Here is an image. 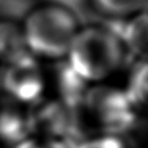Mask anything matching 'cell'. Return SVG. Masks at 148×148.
<instances>
[{
	"label": "cell",
	"instance_id": "6da1fadb",
	"mask_svg": "<svg viewBox=\"0 0 148 148\" xmlns=\"http://www.w3.org/2000/svg\"><path fill=\"white\" fill-rule=\"evenodd\" d=\"M126 49L118 35L107 26H81L69 51L66 64L86 83H101L125 62Z\"/></svg>",
	"mask_w": 148,
	"mask_h": 148
},
{
	"label": "cell",
	"instance_id": "7a4b0ae2",
	"mask_svg": "<svg viewBox=\"0 0 148 148\" xmlns=\"http://www.w3.org/2000/svg\"><path fill=\"white\" fill-rule=\"evenodd\" d=\"M29 52L35 57L61 60L66 57L81 25L75 13L61 3L34 7L21 23Z\"/></svg>",
	"mask_w": 148,
	"mask_h": 148
},
{
	"label": "cell",
	"instance_id": "3957f363",
	"mask_svg": "<svg viewBox=\"0 0 148 148\" xmlns=\"http://www.w3.org/2000/svg\"><path fill=\"white\" fill-rule=\"evenodd\" d=\"M79 110L107 135L118 136L135 123V109L125 92L116 87L104 84L88 87Z\"/></svg>",
	"mask_w": 148,
	"mask_h": 148
},
{
	"label": "cell",
	"instance_id": "277c9868",
	"mask_svg": "<svg viewBox=\"0 0 148 148\" xmlns=\"http://www.w3.org/2000/svg\"><path fill=\"white\" fill-rule=\"evenodd\" d=\"M0 86L8 99L18 104H34L42 99L46 79L35 56L27 53L4 64L0 74Z\"/></svg>",
	"mask_w": 148,
	"mask_h": 148
},
{
	"label": "cell",
	"instance_id": "5b68a950",
	"mask_svg": "<svg viewBox=\"0 0 148 148\" xmlns=\"http://www.w3.org/2000/svg\"><path fill=\"white\" fill-rule=\"evenodd\" d=\"M18 103L8 99L0 104V142L16 146L30 133V114H26Z\"/></svg>",
	"mask_w": 148,
	"mask_h": 148
},
{
	"label": "cell",
	"instance_id": "8992f818",
	"mask_svg": "<svg viewBox=\"0 0 148 148\" xmlns=\"http://www.w3.org/2000/svg\"><path fill=\"white\" fill-rule=\"evenodd\" d=\"M121 30L112 29L125 46L126 52H130L138 59H144L147 47V14L146 12L127 20H121Z\"/></svg>",
	"mask_w": 148,
	"mask_h": 148
},
{
	"label": "cell",
	"instance_id": "52a82bcc",
	"mask_svg": "<svg viewBox=\"0 0 148 148\" xmlns=\"http://www.w3.org/2000/svg\"><path fill=\"white\" fill-rule=\"evenodd\" d=\"M30 53L26 47L22 27L12 20H0V61H14Z\"/></svg>",
	"mask_w": 148,
	"mask_h": 148
},
{
	"label": "cell",
	"instance_id": "ba28073f",
	"mask_svg": "<svg viewBox=\"0 0 148 148\" xmlns=\"http://www.w3.org/2000/svg\"><path fill=\"white\" fill-rule=\"evenodd\" d=\"M97 13L114 21L127 20L146 12L147 0H91Z\"/></svg>",
	"mask_w": 148,
	"mask_h": 148
},
{
	"label": "cell",
	"instance_id": "9c48e42d",
	"mask_svg": "<svg viewBox=\"0 0 148 148\" xmlns=\"http://www.w3.org/2000/svg\"><path fill=\"white\" fill-rule=\"evenodd\" d=\"M133 108L146 104L147 99V64L144 59H138L127 77V84L122 90Z\"/></svg>",
	"mask_w": 148,
	"mask_h": 148
},
{
	"label": "cell",
	"instance_id": "30bf717a",
	"mask_svg": "<svg viewBox=\"0 0 148 148\" xmlns=\"http://www.w3.org/2000/svg\"><path fill=\"white\" fill-rule=\"evenodd\" d=\"M73 148H126V146L120 136L100 134L97 136L82 139Z\"/></svg>",
	"mask_w": 148,
	"mask_h": 148
},
{
	"label": "cell",
	"instance_id": "8fae6325",
	"mask_svg": "<svg viewBox=\"0 0 148 148\" xmlns=\"http://www.w3.org/2000/svg\"><path fill=\"white\" fill-rule=\"evenodd\" d=\"M13 148H73L69 146H62V144H55V143H48V142L40 140L38 138H30L27 136L26 139L21 140L17 143Z\"/></svg>",
	"mask_w": 148,
	"mask_h": 148
}]
</instances>
